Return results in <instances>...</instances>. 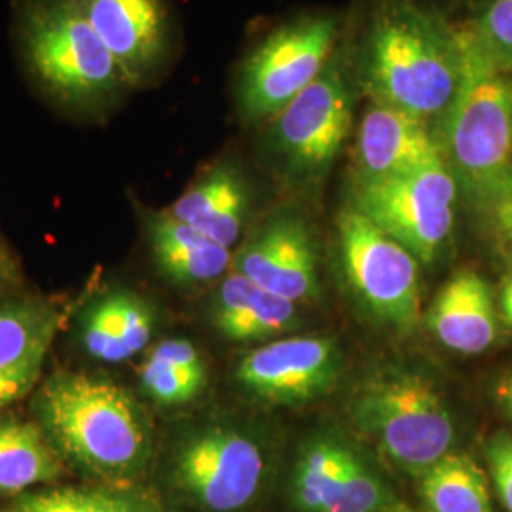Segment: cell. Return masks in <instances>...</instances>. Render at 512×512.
<instances>
[{
  "instance_id": "5b68a950",
  "label": "cell",
  "mask_w": 512,
  "mask_h": 512,
  "mask_svg": "<svg viewBox=\"0 0 512 512\" xmlns=\"http://www.w3.org/2000/svg\"><path fill=\"white\" fill-rule=\"evenodd\" d=\"M349 418L404 473L420 478L452 452L456 423L435 384L420 372L384 368L351 397Z\"/></svg>"
},
{
  "instance_id": "277c9868",
  "label": "cell",
  "mask_w": 512,
  "mask_h": 512,
  "mask_svg": "<svg viewBox=\"0 0 512 512\" xmlns=\"http://www.w3.org/2000/svg\"><path fill=\"white\" fill-rule=\"evenodd\" d=\"M467 37V76L437 126L459 192L480 211L512 167V74L492 69Z\"/></svg>"
},
{
  "instance_id": "484cf974",
  "label": "cell",
  "mask_w": 512,
  "mask_h": 512,
  "mask_svg": "<svg viewBox=\"0 0 512 512\" xmlns=\"http://www.w3.org/2000/svg\"><path fill=\"white\" fill-rule=\"evenodd\" d=\"M469 35L492 69L512 74V0H486Z\"/></svg>"
},
{
  "instance_id": "ac0fdd59",
  "label": "cell",
  "mask_w": 512,
  "mask_h": 512,
  "mask_svg": "<svg viewBox=\"0 0 512 512\" xmlns=\"http://www.w3.org/2000/svg\"><path fill=\"white\" fill-rule=\"evenodd\" d=\"M154 313L137 294L114 291L95 300L82 317L80 340L93 359L122 363L147 348Z\"/></svg>"
},
{
  "instance_id": "e0dca14e",
  "label": "cell",
  "mask_w": 512,
  "mask_h": 512,
  "mask_svg": "<svg viewBox=\"0 0 512 512\" xmlns=\"http://www.w3.org/2000/svg\"><path fill=\"white\" fill-rule=\"evenodd\" d=\"M249 211V190L238 167L213 165L167 209L226 249L238 241Z\"/></svg>"
},
{
  "instance_id": "83f0119b",
  "label": "cell",
  "mask_w": 512,
  "mask_h": 512,
  "mask_svg": "<svg viewBox=\"0 0 512 512\" xmlns=\"http://www.w3.org/2000/svg\"><path fill=\"white\" fill-rule=\"evenodd\" d=\"M490 475L503 507L512 512V435L499 433L486 446Z\"/></svg>"
},
{
  "instance_id": "8fae6325",
  "label": "cell",
  "mask_w": 512,
  "mask_h": 512,
  "mask_svg": "<svg viewBox=\"0 0 512 512\" xmlns=\"http://www.w3.org/2000/svg\"><path fill=\"white\" fill-rule=\"evenodd\" d=\"M342 359L330 338H287L251 351L236 368L238 384L262 403L300 406L338 384Z\"/></svg>"
},
{
  "instance_id": "30bf717a",
  "label": "cell",
  "mask_w": 512,
  "mask_h": 512,
  "mask_svg": "<svg viewBox=\"0 0 512 512\" xmlns=\"http://www.w3.org/2000/svg\"><path fill=\"white\" fill-rule=\"evenodd\" d=\"M266 473L262 448L230 427H207L179 446L173 480L181 494L209 512H236L255 499Z\"/></svg>"
},
{
  "instance_id": "6da1fadb",
  "label": "cell",
  "mask_w": 512,
  "mask_h": 512,
  "mask_svg": "<svg viewBox=\"0 0 512 512\" xmlns=\"http://www.w3.org/2000/svg\"><path fill=\"white\" fill-rule=\"evenodd\" d=\"M355 71L372 103L439 126L467 76V37L412 0H385L370 19Z\"/></svg>"
},
{
  "instance_id": "4fadbf2b",
  "label": "cell",
  "mask_w": 512,
  "mask_h": 512,
  "mask_svg": "<svg viewBox=\"0 0 512 512\" xmlns=\"http://www.w3.org/2000/svg\"><path fill=\"white\" fill-rule=\"evenodd\" d=\"M293 499L304 512H384L393 505L382 478L334 437L304 446L294 467Z\"/></svg>"
},
{
  "instance_id": "603a6c76",
  "label": "cell",
  "mask_w": 512,
  "mask_h": 512,
  "mask_svg": "<svg viewBox=\"0 0 512 512\" xmlns=\"http://www.w3.org/2000/svg\"><path fill=\"white\" fill-rule=\"evenodd\" d=\"M420 495L429 512H495L484 471L459 452H450L420 476Z\"/></svg>"
},
{
  "instance_id": "f546056e",
  "label": "cell",
  "mask_w": 512,
  "mask_h": 512,
  "mask_svg": "<svg viewBox=\"0 0 512 512\" xmlns=\"http://www.w3.org/2000/svg\"><path fill=\"white\" fill-rule=\"evenodd\" d=\"M497 403L501 404L503 412L512 420V372L507 374L495 389Z\"/></svg>"
},
{
  "instance_id": "52a82bcc",
  "label": "cell",
  "mask_w": 512,
  "mask_h": 512,
  "mask_svg": "<svg viewBox=\"0 0 512 512\" xmlns=\"http://www.w3.org/2000/svg\"><path fill=\"white\" fill-rule=\"evenodd\" d=\"M342 33L340 19L300 16L274 29L245 57L236 105L245 122H270L327 69Z\"/></svg>"
},
{
  "instance_id": "cb8c5ba5",
  "label": "cell",
  "mask_w": 512,
  "mask_h": 512,
  "mask_svg": "<svg viewBox=\"0 0 512 512\" xmlns=\"http://www.w3.org/2000/svg\"><path fill=\"white\" fill-rule=\"evenodd\" d=\"M55 329L57 315L40 304H0V372L46 357Z\"/></svg>"
},
{
  "instance_id": "9a60e30c",
  "label": "cell",
  "mask_w": 512,
  "mask_h": 512,
  "mask_svg": "<svg viewBox=\"0 0 512 512\" xmlns=\"http://www.w3.org/2000/svg\"><path fill=\"white\" fill-rule=\"evenodd\" d=\"M355 154L359 179L404 175L444 160L437 129L380 103H372L359 124Z\"/></svg>"
},
{
  "instance_id": "d6a6232c",
  "label": "cell",
  "mask_w": 512,
  "mask_h": 512,
  "mask_svg": "<svg viewBox=\"0 0 512 512\" xmlns=\"http://www.w3.org/2000/svg\"><path fill=\"white\" fill-rule=\"evenodd\" d=\"M4 266H6V255H4V249L0 243V272H4Z\"/></svg>"
},
{
  "instance_id": "ffe728a7",
  "label": "cell",
  "mask_w": 512,
  "mask_h": 512,
  "mask_svg": "<svg viewBox=\"0 0 512 512\" xmlns=\"http://www.w3.org/2000/svg\"><path fill=\"white\" fill-rule=\"evenodd\" d=\"M150 251L167 277L179 283L213 281L232 264L230 249L203 236L200 230L175 219L167 211L147 219Z\"/></svg>"
},
{
  "instance_id": "5bb4252c",
  "label": "cell",
  "mask_w": 512,
  "mask_h": 512,
  "mask_svg": "<svg viewBox=\"0 0 512 512\" xmlns=\"http://www.w3.org/2000/svg\"><path fill=\"white\" fill-rule=\"evenodd\" d=\"M234 272L294 304L315 298L319 281L310 226L296 213L266 220L234 258Z\"/></svg>"
},
{
  "instance_id": "1f68e13d",
  "label": "cell",
  "mask_w": 512,
  "mask_h": 512,
  "mask_svg": "<svg viewBox=\"0 0 512 512\" xmlns=\"http://www.w3.org/2000/svg\"><path fill=\"white\" fill-rule=\"evenodd\" d=\"M384 512H416L412 511V509H408V507H404V505H399V503H393V505H389Z\"/></svg>"
},
{
  "instance_id": "7402d4cb",
  "label": "cell",
  "mask_w": 512,
  "mask_h": 512,
  "mask_svg": "<svg viewBox=\"0 0 512 512\" xmlns=\"http://www.w3.org/2000/svg\"><path fill=\"white\" fill-rule=\"evenodd\" d=\"M141 385L156 403L179 406L202 393L207 370L198 348L186 340H164L152 349L139 370Z\"/></svg>"
},
{
  "instance_id": "4dcf8cb0",
  "label": "cell",
  "mask_w": 512,
  "mask_h": 512,
  "mask_svg": "<svg viewBox=\"0 0 512 512\" xmlns=\"http://www.w3.org/2000/svg\"><path fill=\"white\" fill-rule=\"evenodd\" d=\"M501 310L512 329V275L507 279L503 291H501Z\"/></svg>"
},
{
  "instance_id": "2e32d148",
  "label": "cell",
  "mask_w": 512,
  "mask_h": 512,
  "mask_svg": "<svg viewBox=\"0 0 512 512\" xmlns=\"http://www.w3.org/2000/svg\"><path fill=\"white\" fill-rule=\"evenodd\" d=\"M427 325L444 348L480 355L494 346L497 311L488 281L473 270L454 275L431 304Z\"/></svg>"
},
{
  "instance_id": "44dd1931",
  "label": "cell",
  "mask_w": 512,
  "mask_h": 512,
  "mask_svg": "<svg viewBox=\"0 0 512 512\" xmlns=\"http://www.w3.org/2000/svg\"><path fill=\"white\" fill-rule=\"evenodd\" d=\"M59 475L57 456L35 423L0 420V495L25 492Z\"/></svg>"
},
{
  "instance_id": "9c48e42d",
  "label": "cell",
  "mask_w": 512,
  "mask_h": 512,
  "mask_svg": "<svg viewBox=\"0 0 512 512\" xmlns=\"http://www.w3.org/2000/svg\"><path fill=\"white\" fill-rule=\"evenodd\" d=\"M342 266L368 311L393 329H416L421 317L420 262L357 209L338 219Z\"/></svg>"
},
{
  "instance_id": "4316f807",
  "label": "cell",
  "mask_w": 512,
  "mask_h": 512,
  "mask_svg": "<svg viewBox=\"0 0 512 512\" xmlns=\"http://www.w3.org/2000/svg\"><path fill=\"white\" fill-rule=\"evenodd\" d=\"M480 211L490 220L495 238L512 256V167Z\"/></svg>"
},
{
  "instance_id": "d4e9b609",
  "label": "cell",
  "mask_w": 512,
  "mask_h": 512,
  "mask_svg": "<svg viewBox=\"0 0 512 512\" xmlns=\"http://www.w3.org/2000/svg\"><path fill=\"white\" fill-rule=\"evenodd\" d=\"M14 512H165L147 495L95 490H52L23 495Z\"/></svg>"
},
{
  "instance_id": "8992f818",
  "label": "cell",
  "mask_w": 512,
  "mask_h": 512,
  "mask_svg": "<svg viewBox=\"0 0 512 512\" xmlns=\"http://www.w3.org/2000/svg\"><path fill=\"white\" fill-rule=\"evenodd\" d=\"M359 80L353 57L338 48L327 69L268 124V147L283 169L302 183L319 181L353 128Z\"/></svg>"
},
{
  "instance_id": "7a4b0ae2",
  "label": "cell",
  "mask_w": 512,
  "mask_h": 512,
  "mask_svg": "<svg viewBox=\"0 0 512 512\" xmlns=\"http://www.w3.org/2000/svg\"><path fill=\"white\" fill-rule=\"evenodd\" d=\"M16 42L33 84L74 118L103 120L131 92L74 0H18Z\"/></svg>"
},
{
  "instance_id": "f1b7e54d",
  "label": "cell",
  "mask_w": 512,
  "mask_h": 512,
  "mask_svg": "<svg viewBox=\"0 0 512 512\" xmlns=\"http://www.w3.org/2000/svg\"><path fill=\"white\" fill-rule=\"evenodd\" d=\"M44 357L31 359L23 365L0 372V410L25 397L37 384Z\"/></svg>"
},
{
  "instance_id": "ba28073f",
  "label": "cell",
  "mask_w": 512,
  "mask_h": 512,
  "mask_svg": "<svg viewBox=\"0 0 512 512\" xmlns=\"http://www.w3.org/2000/svg\"><path fill=\"white\" fill-rule=\"evenodd\" d=\"M458 192V183L442 160L404 175L359 179L351 207L418 262L431 264L452 236Z\"/></svg>"
},
{
  "instance_id": "7c38bea8",
  "label": "cell",
  "mask_w": 512,
  "mask_h": 512,
  "mask_svg": "<svg viewBox=\"0 0 512 512\" xmlns=\"http://www.w3.org/2000/svg\"><path fill=\"white\" fill-rule=\"evenodd\" d=\"M107 46L131 90L152 84L173 48L171 18L164 0H74Z\"/></svg>"
},
{
  "instance_id": "3957f363",
  "label": "cell",
  "mask_w": 512,
  "mask_h": 512,
  "mask_svg": "<svg viewBox=\"0 0 512 512\" xmlns=\"http://www.w3.org/2000/svg\"><path fill=\"white\" fill-rule=\"evenodd\" d=\"M55 446L95 476L129 482L147 467L152 435L141 406L120 385L80 372H57L37 399Z\"/></svg>"
},
{
  "instance_id": "d6986e66",
  "label": "cell",
  "mask_w": 512,
  "mask_h": 512,
  "mask_svg": "<svg viewBox=\"0 0 512 512\" xmlns=\"http://www.w3.org/2000/svg\"><path fill=\"white\" fill-rule=\"evenodd\" d=\"M213 321L228 340L258 342L291 329L296 323V304L232 272L220 285Z\"/></svg>"
}]
</instances>
